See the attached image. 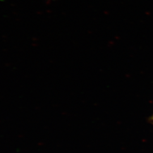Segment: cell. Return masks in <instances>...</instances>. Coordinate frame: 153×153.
I'll list each match as a JSON object with an SVG mask.
<instances>
[{
	"instance_id": "6da1fadb",
	"label": "cell",
	"mask_w": 153,
	"mask_h": 153,
	"mask_svg": "<svg viewBox=\"0 0 153 153\" xmlns=\"http://www.w3.org/2000/svg\"><path fill=\"white\" fill-rule=\"evenodd\" d=\"M152 120H153V117H152Z\"/></svg>"
}]
</instances>
